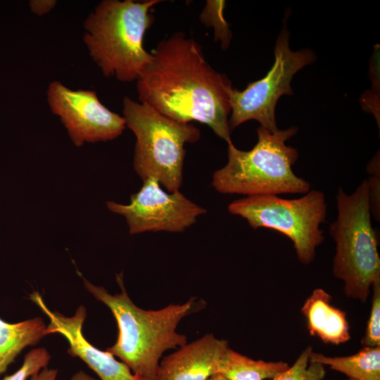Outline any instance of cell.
<instances>
[{"label":"cell","mask_w":380,"mask_h":380,"mask_svg":"<svg viewBox=\"0 0 380 380\" xmlns=\"http://www.w3.org/2000/svg\"><path fill=\"white\" fill-rule=\"evenodd\" d=\"M161 0H103L86 18L83 41L93 61L106 77L137 81L152 61L144 47L153 22L152 8Z\"/></svg>","instance_id":"3"},{"label":"cell","mask_w":380,"mask_h":380,"mask_svg":"<svg viewBox=\"0 0 380 380\" xmlns=\"http://www.w3.org/2000/svg\"><path fill=\"white\" fill-rule=\"evenodd\" d=\"M56 4V0H31L29 6L32 13L42 16L53 9Z\"/></svg>","instance_id":"22"},{"label":"cell","mask_w":380,"mask_h":380,"mask_svg":"<svg viewBox=\"0 0 380 380\" xmlns=\"http://www.w3.org/2000/svg\"><path fill=\"white\" fill-rule=\"evenodd\" d=\"M58 370L56 369H42L38 373L33 374L30 380H56Z\"/></svg>","instance_id":"23"},{"label":"cell","mask_w":380,"mask_h":380,"mask_svg":"<svg viewBox=\"0 0 380 380\" xmlns=\"http://www.w3.org/2000/svg\"><path fill=\"white\" fill-rule=\"evenodd\" d=\"M309 361L328 365L355 380H380V347H364L346 357H327L312 352Z\"/></svg>","instance_id":"15"},{"label":"cell","mask_w":380,"mask_h":380,"mask_svg":"<svg viewBox=\"0 0 380 380\" xmlns=\"http://www.w3.org/2000/svg\"><path fill=\"white\" fill-rule=\"evenodd\" d=\"M151 53V63L136 81L139 102L178 122L205 124L232 142L229 93L233 86L208 64L200 44L177 32Z\"/></svg>","instance_id":"1"},{"label":"cell","mask_w":380,"mask_h":380,"mask_svg":"<svg viewBox=\"0 0 380 380\" xmlns=\"http://www.w3.org/2000/svg\"><path fill=\"white\" fill-rule=\"evenodd\" d=\"M372 286L374 293L370 315L365 334L361 341L365 347L380 346V279L376 280Z\"/></svg>","instance_id":"20"},{"label":"cell","mask_w":380,"mask_h":380,"mask_svg":"<svg viewBox=\"0 0 380 380\" xmlns=\"http://www.w3.org/2000/svg\"><path fill=\"white\" fill-rule=\"evenodd\" d=\"M312 352L310 346L305 348L293 366L289 367L272 380H322L326 375L325 369L320 363L309 361Z\"/></svg>","instance_id":"18"},{"label":"cell","mask_w":380,"mask_h":380,"mask_svg":"<svg viewBox=\"0 0 380 380\" xmlns=\"http://www.w3.org/2000/svg\"><path fill=\"white\" fill-rule=\"evenodd\" d=\"M129 203L108 201L110 211L125 217L130 234L146 232H182L195 224L206 210L187 198L179 190L166 192L159 182L148 178Z\"/></svg>","instance_id":"9"},{"label":"cell","mask_w":380,"mask_h":380,"mask_svg":"<svg viewBox=\"0 0 380 380\" xmlns=\"http://www.w3.org/2000/svg\"><path fill=\"white\" fill-rule=\"evenodd\" d=\"M78 274L86 289L108 307L116 320L118 339L106 351L121 360L135 375L144 380H156L163 353L186 343V336L177 333L176 329L184 317L195 310V298L184 303L146 310L130 299L122 272L116 275L121 292L114 295Z\"/></svg>","instance_id":"2"},{"label":"cell","mask_w":380,"mask_h":380,"mask_svg":"<svg viewBox=\"0 0 380 380\" xmlns=\"http://www.w3.org/2000/svg\"><path fill=\"white\" fill-rule=\"evenodd\" d=\"M336 206V219L329 227V234L336 242L333 274L343 281L348 297L365 302L373 283L380 279V258L371 221L367 179L350 195L339 188Z\"/></svg>","instance_id":"5"},{"label":"cell","mask_w":380,"mask_h":380,"mask_svg":"<svg viewBox=\"0 0 380 380\" xmlns=\"http://www.w3.org/2000/svg\"><path fill=\"white\" fill-rule=\"evenodd\" d=\"M288 368L286 362L255 360L228 348L219 361L217 372L227 380H263Z\"/></svg>","instance_id":"16"},{"label":"cell","mask_w":380,"mask_h":380,"mask_svg":"<svg viewBox=\"0 0 380 380\" xmlns=\"http://www.w3.org/2000/svg\"><path fill=\"white\" fill-rule=\"evenodd\" d=\"M46 96L51 111L59 117L77 147L115 139L126 127L124 117L106 108L94 91L72 90L59 81H52Z\"/></svg>","instance_id":"10"},{"label":"cell","mask_w":380,"mask_h":380,"mask_svg":"<svg viewBox=\"0 0 380 380\" xmlns=\"http://www.w3.org/2000/svg\"><path fill=\"white\" fill-rule=\"evenodd\" d=\"M46 328L39 317L15 324L0 319V376L25 347L37 345L46 336Z\"/></svg>","instance_id":"14"},{"label":"cell","mask_w":380,"mask_h":380,"mask_svg":"<svg viewBox=\"0 0 380 380\" xmlns=\"http://www.w3.org/2000/svg\"><path fill=\"white\" fill-rule=\"evenodd\" d=\"M228 211L245 219L253 229L267 228L287 236L304 265L312 262L317 247L324 240L320 225L326 220L327 204L319 190H310L293 199L277 195L248 196L230 203Z\"/></svg>","instance_id":"7"},{"label":"cell","mask_w":380,"mask_h":380,"mask_svg":"<svg viewBox=\"0 0 380 380\" xmlns=\"http://www.w3.org/2000/svg\"><path fill=\"white\" fill-rule=\"evenodd\" d=\"M224 1L208 0L199 15L201 23L214 29L215 41H220L222 49L229 47L232 39L229 25L224 18Z\"/></svg>","instance_id":"17"},{"label":"cell","mask_w":380,"mask_h":380,"mask_svg":"<svg viewBox=\"0 0 380 380\" xmlns=\"http://www.w3.org/2000/svg\"><path fill=\"white\" fill-rule=\"evenodd\" d=\"M51 355L44 348L30 350L24 357L22 366L15 373L6 376L1 380H27L33 374L46 367Z\"/></svg>","instance_id":"19"},{"label":"cell","mask_w":380,"mask_h":380,"mask_svg":"<svg viewBox=\"0 0 380 380\" xmlns=\"http://www.w3.org/2000/svg\"><path fill=\"white\" fill-rule=\"evenodd\" d=\"M30 298L50 319L45 334L63 336L70 346L68 353L81 359L101 380H144L133 374L125 363L117 360L112 354L100 350L85 338L82 333V325L87 317L84 306L80 305L72 316L66 317L51 311L38 291L31 293Z\"/></svg>","instance_id":"11"},{"label":"cell","mask_w":380,"mask_h":380,"mask_svg":"<svg viewBox=\"0 0 380 380\" xmlns=\"http://www.w3.org/2000/svg\"><path fill=\"white\" fill-rule=\"evenodd\" d=\"M298 129L271 132L260 126L258 141L250 151H241L232 142L228 144V161L213 175L212 186L224 194L279 195L305 194L310 184L295 175L292 167L298 151L286 141Z\"/></svg>","instance_id":"4"},{"label":"cell","mask_w":380,"mask_h":380,"mask_svg":"<svg viewBox=\"0 0 380 380\" xmlns=\"http://www.w3.org/2000/svg\"><path fill=\"white\" fill-rule=\"evenodd\" d=\"M70 380H96L85 372L80 370L76 372Z\"/></svg>","instance_id":"24"},{"label":"cell","mask_w":380,"mask_h":380,"mask_svg":"<svg viewBox=\"0 0 380 380\" xmlns=\"http://www.w3.org/2000/svg\"><path fill=\"white\" fill-rule=\"evenodd\" d=\"M228 342L212 334L186 343L159 364L156 380H207L217 373L219 361Z\"/></svg>","instance_id":"12"},{"label":"cell","mask_w":380,"mask_h":380,"mask_svg":"<svg viewBox=\"0 0 380 380\" xmlns=\"http://www.w3.org/2000/svg\"><path fill=\"white\" fill-rule=\"evenodd\" d=\"M207 380H227V379L221 374L217 372L210 376Z\"/></svg>","instance_id":"25"},{"label":"cell","mask_w":380,"mask_h":380,"mask_svg":"<svg viewBox=\"0 0 380 380\" xmlns=\"http://www.w3.org/2000/svg\"><path fill=\"white\" fill-rule=\"evenodd\" d=\"M379 156H376L367 166L370 177L369 184V198L371 213L379 222L380 217V170Z\"/></svg>","instance_id":"21"},{"label":"cell","mask_w":380,"mask_h":380,"mask_svg":"<svg viewBox=\"0 0 380 380\" xmlns=\"http://www.w3.org/2000/svg\"><path fill=\"white\" fill-rule=\"evenodd\" d=\"M289 37L284 24L276 40L274 64L263 78L248 84L243 91L234 87L230 89L231 132L250 120L258 121L269 131L279 129L275 118L277 101L283 95L293 94L291 82L294 75L316 60L315 52L309 49L292 51Z\"/></svg>","instance_id":"8"},{"label":"cell","mask_w":380,"mask_h":380,"mask_svg":"<svg viewBox=\"0 0 380 380\" xmlns=\"http://www.w3.org/2000/svg\"><path fill=\"white\" fill-rule=\"evenodd\" d=\"M331 300L327 291L317 289L307 298L301 312L311 336L319 337L324 343L338 345L350 338V327L346 312L332 306Z\"/></svg>","instance_id":"13"},{"label":"cell","mask_w":380,"mask_h":380,"mask_svg":"<svg viewBox=\"0 0 380 380\" xmlns=\"http://www.w3.org/2000/svg\"><path fill=\"white\" fill-rule=\"evenodd\" d=\"M122 113L136 137L133 167L143 181L153 178L168 192L182 186L186 143L201 137L198 128L191 123L175 121L151 106L126 96Z\"/></svg>","instance_id":"6"},{"label":"cell","mask_w":380,"mask_h":380,"mask_svg":"<svg viewBox=\"0 0 380 380\" xmlns=\"http://www.w3.org/2000/svg\"><path fill=\"white\" fill-rule=\"evenodd\" d=\"M346 380H355V379H349V378H348V379H346Z\"/></svg>","instance_id":"26"}]
</instances>
